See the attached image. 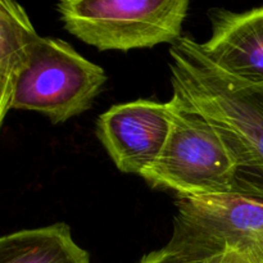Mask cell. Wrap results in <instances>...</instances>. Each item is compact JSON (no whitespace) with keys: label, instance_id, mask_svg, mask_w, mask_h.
<instances>
[{"label":"cell","instance_id":"9c48e42d","mask_svg":"<svg viewBox=\"0 0 263 263\" xmlns=\"http://www.w3.org/2000/svg\"><path fill=\"white\" fill-rule=\"evenodd\" d=\"M0 263H91L64 222L14 231L0 239Z\"/></svg>","mask_w":263,"mask_h":263},{"label":"cell","instance_id":"7a4b0ae2","mask_svg":"<svg viewBox=\"0 0 263 263\" xmlns=\"http://www.w3.org/2000/svg\"><path fill=\"white\" fill-rule=\"evenodd\" d=\"M168 140L156 163L141 177L153 187L172 190L179 198L235 193V167L229 149L203 116L172 95Z\"/></svg>","mask_w":263,"mask_h":263},{"label":"cell","instance_id":"7c38bea8","mask_svg":"<svg viewBox=\"0 0 263 263\" xmlns=\"http://www.w3.org/2000/svg\"><path fill=\"white\" fill-rule=\"evenodd\" d=\"M226 263H240V262H239L238 259H236L235 257L233 256V254L229 253V259H228V262H226Z\"/></svg>","mask_w":263,"mask_h":263},{"label":"cell","instance_id":"52a82bcc","mask_svg":"<svg viewBox=\"0 0 263 263\" xmlns=\"http://www.w3.org/2000/svg\"><path fill=\"white\" fill-rule=\"evenodd\" d=\"M212 32L200 43L205 55L228 73L263 85V5L246 12L212 9Z\"/></svg>","mask_w":263,"mask_h":263},{"label":"cell","instance_id":"8fae6325","mask_svg":"<svg viewBox=\"0 0 263 263\" xmlns=\"http://www.w3.org/2000/svg\"><path fill=\"white\" fill-rule=\"evenodd\" d=\"M229 253L233 254L240 263H263V243L252 244Z\"/></svg>","mask_w":263,"mask_h":263},{"label":"cell","instance_id":"6da1fadb","mask_svg":"<svg viewBox=\"0 0 263 263\" xmlns=\"http://www.w3.org/2000/svg\"><path fill=\"white\" fill-rule=\"evenodd\" d=\"M172 95L217 130L235 167V193L263 200V85L216 66L200 43L182 36L170 49Z\"/></svg>","mask_w":263,"mask_h":263},{"label":"cell","instance_id":"277c9868","mask_svg":"<svg viewBox=\"0 0 263 263\" xmlns=\"http://www.w3.org/2000/svg\"><path fill=\"white\" fill-rule=\"evenodd\" d=\"M107 82L104 69L55 37H41L15 84L12 109L32 110L64 123L94 104Z\"/></svg>","mask_w":263,"mask_h":263},{"label":"cell","instance_id":"ba28073f","mask_svg":"<svg viewBox=\"0 0 263 263\" xmlns=\"http://www.w3.org/2000/svg\"><path fill=\"white\" fill-rule=\"evenodd\" d=\"M40 36L25 8L13 0L0 2V125L12 109L15 84Z\"/></svg>","mask_w":263,"mask_h":263},{"label":"cell","instance_id":"8992f818","mask_svg":"<svg viewBox=\"0 0 263 263\" xmlns=\"http://www.w3.org/2000/svg\"><path fill=\"white\" fill-rule=\"evenodd\" d=\"M174 235L225 252L263 243V200L238 194L179 198Z\"/></svg>","mask_w":263,"mask_h":263},{"label":"cell","instance_id":"30bf717a","mask_svg":"<svg viewBox=\"0 0 263 263\" xmlns=\"http://www.w3.org/2000/svg\"><path fill=\"white\" fill-rule=\"evenodd\" d=\"M228 259L229 252L172 235L163 248L148 253L139 263H226Z\"/></svg>","mask_w":263,"mask_h":263},{"label":"cell","instance_id":"3957f363","mask_svg":"<svg viewBox=\"0 0 263 263\" xmlns=\"http://www.w3.org/2000/svg\"><path fill=\"white\" fill-rule=\"evenodd\" d=\"M189 10L187 0H63L64 28L100 51L175 44Z\"/></svg>","mask_w":263,"mask_h":263},{"label":"cell","instance_id":"5b68a950","mask_svg":"<svg viewBox=\"0 0 263 263\" xmlns=\"http://www.w3.org/2000/svg\"><path fill=\"white\" fill-rule=\"evenodd\" d=\"M171 125L170 100L138 99L102 113L97 120V136L121 172L141 177L161 156Z\"/></svg>","mask_w":263,"mask_h":263}]
</instances>
